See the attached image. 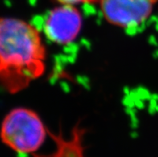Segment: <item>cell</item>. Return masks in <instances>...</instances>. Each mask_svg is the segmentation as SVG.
Returning <instances> with one entry per match:
<instances>
[{"label": "cell", "instance_id": "obj_1", "mask_svg": "<svg viewBox=\"0 0 158 157\" xmlns=\"http://www.w3.org/2000/svg\"><path fill=\"white\" fill-rule=\"evenodd\" d=\"M40 31L20 19L0 15V86L10 94L27 88L46 69Z\"/></svg>", "mask_w": 158, "mask_h": 157}, {"label": "cell", "instance_id": "obj_4", "mask_svg": "<svg viewBox=\"0 0 158 157\" xmlns=\"http://www.w3.org/2000/svg\"><path fill=\"white\" fill-rule=\"evenodd\" d=\"M82 25V14L76 6L60 4L47 15L44 22V33L52 43L64 46L77 38Z\"/></svg>", "mask_w": 158, "mask_h": 157}, {"label": "cell", "instance_id": "obj_6", "mask_svg": "<svg viewBox=\"0 0 158 157\" xmlns=\"http://www.w3.org/2000/svg\"><path fill=\"white\" fill-rule=\"evenodd\" d=\"M60 4L63 5H72L76 6V4L80 3H92L99 0H56Z\"/></svg>", "mask_w": 158, "mask_h": 157}, {"label": "cell", "instance_id": "obj_2", "mask_svg": "<svg viewBox=\"0 0 158 157\" xmlns=\"http://www.w3.org/2000/svg\"><path fill=\"white\" fill-rule=\"evenodd\" d=\"M49 131L39 114L27 107L10 110L0 125V139L19 155L38 153L49 136Z\"/></svg>", "mask_w": 158, "mask_h": 157}, {"label": "cell", "instance_id": "obj_3", "mask_svg": "<svg viewBox=\"0 0 158 157\" xmlns=\"http://www.w3.org/2000/svg\"><path fill=\"white\" fill-rule=\"evenodd\" d=\"M108 23L124 29L136 27L147 20L158 0H99Z\"/></svg>", "mask_w": 158, "mask_h": 157}, {"label": "cell", "instance_id": "obj_5", "mask_svg": "<svg viewBox=\"0 0 158 157\" xmlns=\"http://www.w3.org/2000/svg\"><path fill=\"white\" fill-rule=\"evenodd\" d=\"M86 130L77 123L72 128L71 135L65 136L61 131L53 132L49 131V137L54 142V149L49 153L35 154L33 157H87L84 145Z\"/></svg>", "mask_w": 158, "mask_h": 157}]
</instances>
